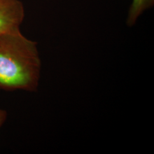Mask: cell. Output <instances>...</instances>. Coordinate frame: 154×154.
I'll return each mask as SVG.
<instances>
[{
  "instance_id": "6da1fadb",
  "label": "cell",
  "mask_w": 154,
  "mask_h": 154,
  "mask_svg": "<svg viewBox=\"0 0 154 154\" xmlns=\"http://www.w3.org/2000/svg\"><path fill=\"white\" fill-rule=\"evenodd\" d=\"M41 66L37 42L20 30L0 35V89L36 91Z\"/></svg>"
},
{
  "instance_id": "3957f363",
  "label": "cell",
  "mask_w": 154,
  "mask_h": 154,
  "mask_svg": "<svg viewBox=\"0 0 154 154\" xmlns=\"http://www.w3.org/2000/svg\"><path fill=\"white\" fill-rule=\"evenodd\" d=\"M154 5V0H132L127 18V23L131 26L135 25L143 13Z\"/></svg>"
},
{
  "instance_id": "277c9868",
  "label": "cell",
  "mask_w": 154,
  "mask_h": 154,
  "mask_svg": "<svg viewBox=\"0 0 154 154\" xmlns=\"http://www.w3.org/2000/svg\"><path fill=\"white\" fill-rule=\"evenodd\" d=\"M7 118V112L5 110L0 109V128L5 123Z\"/></svg>"
},
{
  "instance_id": "7a4b0ae2",
  "label": "cell",
  "mask_w": 154,
  "mask_h": 154,
  "mask_svg": "<svg viewBox=\"0 0 154 154\" xmlns=\"http://www.w3.org/2000/svg\"><path fill=\"white\" fill-rule=\"evenodd\" d=\"M24 18L20 0H0V35L20 30Z\"/></svg>"
}]
</instances>
